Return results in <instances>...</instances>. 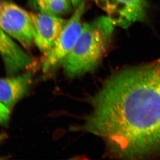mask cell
I'll return each instance as SVG.
<instances>
[{
  "label": "cell",
  "instance_id": "8fae6325",
  "mask_svg": "<svg viewBox=\"0 0 160 160\" xmlns=\"http://www.w3.org/2000/svg\"><path fill=\"white\" fill-rule=\"evenodd\" d=\"M69 1L71 2L73 8L75 9L77 8L78 6H79L81 3L83 1V0H69Z\"/></svg>",
  "mask_w": 160,
  "mask_h": 160
},
{
  "label": "cell",
  "instance_id": "30bf717a",
  "mask_svg": "<svg viewBox=\"0 0 160 160\" xmlns=\"http://www.w3.org/2000/svg\"><path fill=\"white\" fill-rule=\"evenodd\" d=\"M10 118V110L0 102V125H6Z\"/></svg>",
  "mask_w": 160,
  "mask_h": 160
},
{
  "label": "cell",
  "instance_id": "277c9868",
  "mask_svg": "<svg viewBox=\"0 0 160 160\" xmlns=\"http://www.w3.org/2000/svg\"><path fill=\"white\" fill-rule=\"evenodd\" d=\"M85 9V4L83 1L67 21L55 45L43 55V72H51L62 65L73 49L82 28V20Z\"/></svg>",
  "mask_w": 160,
  "mask_h": 160
},
{
  "label": "cell",
  "instance_id": "8992f818",
  "mask_svg": "<svg viewBox=\"0 0 160 160\" xmlns=\"http://www.w3.org/2000/svg\"><path fill=\"white\" fill-rule=\"evenodd\" d=\"M14 40L0 28V55L9 76L30 71L37 64L35 59Z\"/></svg>",
  "mask_w": 160,
  "mask_h": 160
},
{
  "label": "cell",
  "instance_id": "3957f363",
  "mask_svg": "<svg viewBox=\"0 0 160 160\" xmlns=\"http://www.w3.org/2000/svg\"><path fill=\"white\" fill-rule=\"evenodd\" d=\"M0 28L25 49L34 44L36 32L30 13L9 0H0Z\"/></svg>",
  "mask_w": 160,
  "mask_h": 160
},
{
  "label": "cell",
  "instance_id": "5b68a950",
  "mask_svg": "<svg viewBox=\"0 0 160 160\" xmlns=\"http://www.w3.org/2000/svg\"><path fill=\"white\" fill-rule=\"evenodd\" d=\"M105 11L115 26L128 29L138 22H146L149 9L148 0H92Z\"/></svg>",
  "mask_w": 160,
  "mask_h": 160
},
{
  "label": "cell",
  "instance_id": "52a82bcc",
  "mask_svg": "<svg viewBox=\"0 0 160 160\" xmlns=\"http://www.w3.org/2000/svg\"><path fill=\"white\" fill-rule=\"evenodd\" d=\"M29 13L36 32L34 44L43 55L55 45L68 20L41 12Z\"/></svg>",
  "mask_w": 160,
  "mask_h": 160
},
{
  "label": "cell",
  "instance_id": "7a4b0ae2",
  "mask_svg": "<svg viewBox=\"0 0 160 160\" xmlns=\"http://www.w3.org/2000/svg\"><path fill=\"white\" fill-rule=\"evenodd\" d=\"M115 25L107 16L85 23L74 47L62 63L67 76L75 78L94 71L111 45Z\"/></svg>",
  "mask_w": 160,
  "mask_h": 160
},
{
  "label": "cell",
  "instance_id": "ba28073f",
  "mask_svg": "<svg viewBox=\"0 0 160 160\" xmlns=\"http://www.w3.org/2000/svg\"><path fill=\"white\" fill-rule=\"evenodd\" d=\"M32 79L31 71L0 78V102L11 110L28 92Z\"/></svg>",
  "mask_w": 160,
  "mask_h": 160
},
{
  "label": "cell",
  "instance_id": "6da1fadb",
  "mask_svg": "<svg viewBox=\"0 0 160 160\" xmlns=\"http://www.w3.org/2000/svg\"><path fill=\"white\" fill-rule=\"evenodd\" d=\"M82 130L122 159L160 157V58L115 72L90 100Z\"/></svg>",
  "mask_w": 160,
  "mask_h": 160
},
{
  "label": "cell",
  "instance_id": "9c48e42d",
  "mask_svg": "<svg viewBox=\"0 0 160 160\" xmlns=\"http://www.w3.org/2000/svg\"><path fill=\"white\" fill-rule=\"evenodd\" d=\"M30 2L39 12L55 16L68 14L74 9L69 0H30Z\"/></svg>",
  "mask_w": 160,
  "mask_h": 160
}]
</instances>
